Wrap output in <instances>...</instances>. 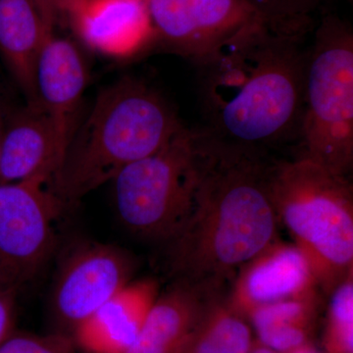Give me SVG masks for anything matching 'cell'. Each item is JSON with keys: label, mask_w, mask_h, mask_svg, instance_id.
I'll use <instances>...</instances> for the list:
<instances>
[{"label": "cell", "mask_w": 353, "mask_h": 353, "mask_svg": "<svg viewBox=\"0 0 353 353\" xmlns=\"http://www.w3.org/2000/svg\"><path fill=\"white\" fill-rule=\"evenodd\" d=\"M201 170L194 204L166 245L175 280L223 290L228 279L276 239L267 153L230 145L199 129Z\"/></svg>", "instance_id": "6da1fadb"}, {"label": "cell", "mask_w": 353, "mask_h": 353, "mask_svg": "<svg viewBox=\"0 0 353 353\" xmlns=\"http://www.w3.org/2000/svg\"><path fill=\"white\" fill-rule=\"evenodd\" d=\"M306 39L260 23L196 66L206 120L202 129L224 143L264 153L297 141L303 113Z\"/></svg>", "instance_id": "7a4b0ae2"}, {"label": "cell", "mask_w": 353, "mask_h": 353, "mask_svg": "<svg viewBox=\"0 0 353 353\" xmlns=\"http://www.w3.org/2000/svg\"><path fill=\"white\" fill-rule=\"evenodd\" d=\"M185 125L163 95L139 79L104 88L77 126L51 188L63 205L80 201L125 167L161 150Z\"/></svg>", "instance_id": "3957f363"}, {"label": "cell", "mask_w": 353, "mask_h": 353, "mask_svg": "<svg viewBox=\"0 0 353 353\" xmlns=\"http://www.w3.org/2000/svg\"><path fill=\"white\" fill-rule=\"evenodd\" d=\"M268 189L278 221L307 257L327 294L353 272V188L308 158L271 162Z\"/></svg>", "instance_id": "277c9868"}, {"label": "cell", "mask_w": 353, "mask_h": 353, "mask_svg": "<svg viewBox=\"0 0 353 353\" xmlns=\"http://www.w3.org/2000/svg\"><path fill=\"white\" fill-rule=\"evenodd\" d=\"M311 34L296 157L348 176L353 165L352 27L330 11Z\"/></svg>", "instance_id": "5b68a950"}, {"label": "cell", "mask_w": 353, "mask_h": 353, "mask_svg": "<svg viewBox=\"0 0 353 353\" xmlns=\"http://www.w3.org/2000/svg\"><path fill=\"white\" fill-rule=\"evenodd\" d=\"M199 170V132L185 126L161 150L128 165L114 178L122 224L141 238L168 243L190 214Z\"/></svg>", "instance_id": "8992f818"}, {"label": "cell", "mask_w": 353, "mask_h": 353, "mask_svg": "<svg viewBox=\"0 0 353 353\" xmlns=\"http://www.w3.org/2000/svg\"><path fill=\"white\" fill-rule=\"evenodd\" d=\"M63 208L46 179L0 183V266L18 284L34 277L50 259L53 221Z\"/></svg>", "instance_id": "52a82bcc"}, {"label": "cell", "mask_w": 353, "mask_h": 353, "mask_svg": "<svg viewBox=\"0 0 353 353\" xmlns=\"http://www.w3.org/2000/svg\"><path fill=\"white\" fill-rule=\"evenodd\" d=\"M134 271V259L118 246L92 241L70 246L51 294V311L60 333L71 336L80 323L131 282Z\"/></svg>", "instance_id": "ba28073f"}, {"label": "cell", "mask_w": 353, "mask_h": 353, "mask_svg": "<svg viewBox=\"0 0 353 353\" xmlns=\"http://www.w3.org/2000/svg\"><path fill=\"white\" fill-rule=\"evenodd\" d=\"M148 6L157 43L196 66L264 23L246 0H150Z\"/></svg>", "instance_id": "9c48e42d"}, {"label": "cell", "mask_w": 353, "mask_h": 353, "mask_svg": "<svg viewBox=\"0 0 353 353\" xmlns=\"http://www.w3.org/2000/svg\"><path fill=\"white\" fill-rule=\"evenodd\" d=\"M318 289L305 254L294 243L276 240L238 271L227 301L248 320L257 308L318 296Z\"/></svg>", "instance_id": "30bf717a"}, {"label": "cell", "mask_w": 353, "mask_h": 353, "mask_svg": "<svg viewBox=\"0 0 353 353\" xmlns=\"http://www.w3.org/2000/svg\"><path fill=\"white\" fill-rule=\"evenodd\" d=\"M85 85L87 69L80 50L52 32L39 50L34 85L37 102L52 123L64 157L78 126Z\"/></svg>", "instance_id": "8fae6325"}, {"label": "cell", "mask_w": 353, "mask_h": 353, "mask_svg": "<svg viewBox=\"0 0 353 353\" xmlns=\"http://www.w3.org/2000/svg\"><path fill=\"white\" fill-rule=\"evenodd\" d=\"M150 0H83L68 20L77 36L95 52L134 57L157 43Z\"/></svg>", "instance_id": "7c38bea8"}, {"label": "cell", "mask_w": 353, "mask_h": 353, "mask_svg": "<svg viewBox=\"0 0 353 353\" xmlns=\"http://www.w3.org/2000/svg\"><path fill=\"white\" fill-rule=\"evenodd\" d=\"M158 294L154 279L132 280L72 332L79 352L128 353Z\"/></svg>", "instance_id": "4fadbf2b"}, {"label": "cell", "mask_w": 353, "mask_h": 353, "mask_svg": "<svg viewBox=\"0 0 353 353\" xmlns=\"http://www.w3.org/2000/svg\"><path fill=\"white\" fill-rule=\"evenodd\" d=\"M63 158L52 123L39 104L27 103L6 121L0 146V183L32 178L52 183Z\"/></svg>", "instance_id": "5bb4252c"}, {"label": "cell", "mask_w": 353, "mask_h": 353, "mask_svg": "<svg viewBox=\"0 0 353 353\" xmlns=\"http://www.w3.org/2000/svg\"><path fill=\"white\" fill-rule=\"evenodd\" d=\"M57 24V18L41 0H0V54L27 103L38 104L37 60Z\"/></svg>", "instance_id": "9a60e30c"}, {"label": "cell", "mask_w": 353, "mask_h": 353, "mask_svg": "<svg viewBox=\"0 0 353 353\" xmlns=\"http://www.w3.org/2000/svg\"><path fill=\"white\" fill-rule=\"evenodd\" d=\"M223 290L175 280L158 294L136 343L128 353H183L209 299Z\"/></svg>", "instance_id": "2e32d148"}, {"label": "cell", "mask_w": 353, "mask_h": 353, "mask_svg": "<svg viewBox=\"0 0 353 353\" xmlns=\"http://www.w3.org/2000/svg\"><path fill=\"white\" fill-rule=\"evenodd\" d=\"M319 297L290 299L252 311L248 321L256 340L279 353L312 347Z\"/></svg>", "instance_id": "e0dca14e"}, {"label": "cell", "mask_w": 353, "mask_h": 353, "mask_svg": "<svg viewBox=\"0 0 353 353\" xmlns=\"http://www.w3.org/2000/svg\"><path fill=\"white\" fill-rule=\"evenodd\" d=\"M255 340L250 322L219 290L209 299L183 353H250Z\"/></svg>", "instance_id": "ac0fdd59"}, {"label": "cell", "mask_w": 353, "mask_h": 353, "mask_svg": "<svg viewBox=\"0 0 353 353\" xmlns=\"http://www.w3.org/2000/svg\"><path fill=\"white\" fill-rule=\"evenodd\" d=\"M273 31L308 38L333 0H246Z\"/></svg>", "instance_id": "d6986e66"}, {"label": "cell", "mask_w": 353, "mask_h": 353, "mask_svg": "<svg viewBox=\"0 0 353 353\" xmlns=\"http://www.w3.org/2000/svg\"><path fill=\"white\" fill-rule=\"evenodd\" d=\"M330 294L323 345L327 353H353V272Z\"/></svg>", "instance_id": "ffe728a7"}, {"label": "cell", "mask_w": 353, "mask_h": 353, "mask_svg": "<svg viewBox=\"0 0 353 353\" xmlns=\"http://www.w3.org/2000/svg\"><path fill=\"white\" fill-rule=\"evenodd\" d=\"M0 353H80L69 334H34L14 331L0 345Z\"/></svg>", "instance_id": "44dd1931"}, {"label": "cell", "mask_w": 353, "mask_h": 353, "mask_svg": "<svg viewBox=\"0 0 353 353\" xmlns=\"http://www.w3.org/2000/svg\"><path fill=\"white\" fill-rule=\"evenodd\" d=\"M18 287V284H11L0 288V345L15 331Z\"/></svg>", "instance_id": "7402d4cb"}, {"label": "cell", "mask_w": 353, "mask_h": 353, "mask_svg": "<svg viewBox=\"0 0 353 353\" xmlns=\"http://www.w3.org/2000/svg\"><path fill=\"white\" fill-rule=\"evenodd\" d=\"M83 0H41L57 20L68 19L70 14L75 10Z\"/></svg>", "instance_id": "603a6c76"}, {"label": "cell", "mask_w": 353, "mask_h": 353, "mask_svg": "<svg viewBox=\"0 0 353 353\" xmlns=\"http://www.w3.org/2000/svg\"><path fill=\"white\" fill-rule=\"evenodd\" d=\"M11 284H18V283L9 272H7L3 267L0 266V288Z\"/></svg>", "instance_id": "cb8c5ba5"}, {"label": "cell", "mask_w": 353, "mask_h": 353, "mask_svg": "<svg viewBox=\"0 0 353 353\" xmlns=\"http://www.w3.org/2000/svg\"><path fill=\"white\" fill-rule=\"evenodd\" d=\"M250 353H279L275 350H271V348L265 347L259 341L255 340L254 345H253L252 352Z\"/></svg>", "instance_id": "d4e9b609"}, {"label": "cell", "mask_w": 353, "mask_h": 353, "mask_svg": "<svg viewBox=\"0 0 353 353\" xmlns=\"http://www.w3.org/2000/svg\"><path fill=\"white\" fill-rule=\"evenodd\" d=\"M4 128H6V119H4L3 109H2L1 95H0V146H1L2 138H3Z\"/></svg>", "instance_id": "484cf974"}, {"label": "cell", "mask_w": 353, "mask_h": 353, "mask_svg": "<svg viewBox=\"0 0 353 353\" xmlns=\"http://www.w3.org/2000/svg\"><path fill=\"white\" fill-rule=\"evenodd\" d=\"M296 353H317V352H315L314 348L309 347V348H305V350H301V352H299Z\"/></svg>", "instance_id": "4316f807"}]
</instances>
